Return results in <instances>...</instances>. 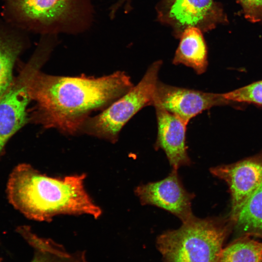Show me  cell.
<instances>
[{
	"mask_svg": "<svg viewBox=\"0 0 262 262\" xmlns=\"http://www.w3.org/2000/svg\"><path fill=\"white\" fill-rule=\"evenodd\" d=\"M155 98L187 124L203 111L217 106L244 104L228 99L225 93L205 92L158 82Z\"/></svg>",
	"mask_w": 262,
	"mask_h": 262,
	"instance_id": "ba28073f",
	"label": "cell"
},
{
	"mask_svg": "<svg viewBox=\"0 0 262 262\" xmlns=\"http://www.w3.org/2000/svg\"><path fill=\"white\" fill-rule=\"evenodd\" d=\"M85 174L53 178L20 164L10 175L6 193L11 204L26 217L50 221L59 214L99 217L101 209L87 193Z\"/></svg>",
	"mask_w": 262,
	"mask_h": 262,
	"instance_id": "7a4b0ae2",
	"label": "cell"
},
{
	"mask_svg": "<svg viewBox=\"0 0 262 262\" xmlns=\"http://www.w3.org/2000/svg\"><path fill=\"white\" fill-rule=\"evenodd\" d=\"M24 29L41 35L76 34L91 27L92 0H6Z\"/></svg>",
	"mask_w": 262,
	"mask_h": 262,
	"instance_id": "277c9868",
	"label": "cell"
},
{
	"mask_svg": "<svg viewBox=\"0 0 262 262\" xmlns=\"http://www.w3.org/2000/svg\"><path fill=\"white\" fill-rule=\"evenodd\" d=\"M175 65H183L192 68L198 75L207 70V47L200 30L189 26L183 33L172 60Z\"/></svg>",
	"mask_w": 262,
	"mask_h": 262,
	"instance_id": "8fae6325",
	"label": "cell"
},
{
	"mask_svg": "<svg viewBox=\"0 0 262 262\" xmlns=\"http://www.w3.org/2000/svg\"><path fill=\"white\" fill-rule=\"evenodd\" d=\"M133 86L121 71L95 78L54 76L39 70L29 85L35 102L30 120L45 128L75 134L91 113L103 110Z\"/></svg>",
	"mask_w": 262,
	"mask_h": 262,
	"instance_id": "6da1fadb",
	"label": "cell"
},
{
	"mask_svg": "<svg viewBox=\"0 0 262 262\" xmlns=\"http://www.w3.org/2000/svg\"><path fill=\"white\" fill-rule=\"evenodd\" d=\"M230 101L262 107V80L225 93Z\"/></svg>",
	"mask_w": 262,
	"mask_h": 262,
	"instance_id": "e0dca14e",
	"label": "cell"
},
{
	"mask_svg": "<svg viewBox=\"0 0 262 262\" xmlns=\"http://www.w3.org/2000/svg\"><path fill=\"white\" fill-rule=\"evenodd\" d=\"M178 229L157 237V248L164 262H216L233 223L229 217L192 216Z\"/></svg>",
	"mask_w": 262,
	"mask_h": 262,
	"instance_id": "3957f363",
	"label": "cell"
},
{
	"mask_svg": "<svg viewBox=\"0 0 262 262\" xmlns=\"http://www.w3.org/2000/svg\"><path fill=\"white\" fill-rule=\"evenodd\" d=\"M243 236L221 251L216 262H262V243Z\"/></svg>",
	"mask_w": 262,
	"mask_h": 262,
	"instance_id": "9a60e30c",
	"label": "cell"
},
{
	"mask_svg": "<svg viewBox=\"0 0 262 262\" xmlns=\"http://www.w3.org/2000/svg\"><path fill=\"white\" fill-rule=\"evenodd\" d=\"M245 17L253 22L262 21V0H238Z\"/></svg>",
	"mask_w": 262,
	"mask_h": 262,
	"instance_id": "ac0fdd59",
	"label": "cell"
},
{
	"mask_svg": "<svg viewBox=\"0 0 262 262\" xmlns=\"http://www.w3.org/2000/svg\"><path fill=\"white\" fill-rule=\"evenodd\" d=\"M233 229L237 238L252 236L262 238V182L241 210Z\"/></svg>",
	"mask_w": 262,
	"mask_h": 262,
	"instance_id": "5bb4252c",
	"label": "cell"
},
{
	"mask_svg": "<svg viewBox=\"0 0 262 262\" xmlns=\"http://www.w3.org/2000/svg\"><path fill=\"white\" fill-rule=\"evenodd\" d=\"M23 49L20 39L0 35V98L13 82L12 72L15 61Z\"/></svg>",
	"mask_w": 262,
	"mask_h": 262,
	"instance_id": "2e32d148",
	"label": "cell"
},
{
	"mask_svg": "<svg viewBox=\"0 0 262 262\" xmlns=\"http://www.w3.org/2000/svg\"><path fill=\"white\" fill-rule=\"evenodd\" d=\"M157 135L154 147L165 153L173 169L191 164L186 145L187 126L180 118L167 110L155 99Z\"/></svg>",
	"mask_w": 262,
	"mask_h": 262,
	"instance_id": "30bf717a",
	"label": "cell"
},
{
	"mask_svg": "<svg viewBox=\"0 0 262 262\" xmlns=\"http://www.w3.org/2000/svg\"><path fill=\"white\" fill-rule=\"evenodd\" d=\"M134 193L142 205H153L166 210L182 222L194 215L191 206L195 196L185 189L177 170L172 169L162 180L138 186Z\"/></svg>",
	"mask_w": 262,
	"mask_h": 262,
	"instance_id": "9c48e42d",
	"label": "cell"
},
{
	"mask_svg": "<svg viewBox=\"0 0 262 262\" xmlns=\"http://www.w3.org/2000/svg\"><path fill=\"white\" fill-rule=\"evenodd\" d=\"M210 171L228 185L231 196L229 218L234 224L262 182V152L234 163L212 167Z\"/></svg>",
	"mask_w": 262,
	"mask_h": 262,
	"instance_id": "52a82bcc",
	"label": "cell"
},
{
	"mask_svg": "<svg viewBox=\"0 0 262 262\" xmlns=\"http://www.w3.org/2000/svg\"><path fill=\"white\" fill-rule=\"evenodd\" d=\"M16 230L35 249L31 262H86L83 251L67 252L53 241L36 235L28 226H19Z\"/></svg>",
	"mask_w": 262,
	"mask_h": 262,
	"instance_id": "7c38bea8",
	"label": "cell"
},
{
	"mask_svg": "<svg viewBox=\"0 0 262 262\" xmlns=\"http://www.w3.org/2000/svg\"><path fill=\"white\" fill-rule=\"evenodd\" d=\"M162 64L161 60L152 63L136 85L100 113L88 118L80 132L116 142L122 129L135 114L147 106L153 105Z\"/></svg>",
	"mask_w": 262,
	"mask_h": 262,
	"instance_id": "5b68a950",
	"label": "cell"
},
{
	"mask_svg": "<svg viewBox=\"0 0 262 262\" xmlns=\"http://www.w3.org/2000/svg\"><path fill=\"white\" fill-rule=\"evenodd\" d=\"M170 16L182 25L194 26L209 19L216 22L223 19V14L213 0H175Z\"/></svg>",
	"mask_w": 262,
	"mask_h": 262,
	"instance_id": "4fadbf2b",
	"label": "cell"
},
{
	"mask_svg": "<svg viewBox=\"0 0 262 262\" xmlns=\"http://www.w3.org/2000/svg\"><path fill=\"white\" fill-rule=\"evenodd\" d=\"M43 65L41 60L32 57L9 89L0 98V157L8 140L28 120L27 108L32 100L29 83Z\"/></svg>",
	"mask_w": 262,
	"mask_h": 262,
	"instance_id": "8992f818",
	"label": "cell"
}]
</instances>
